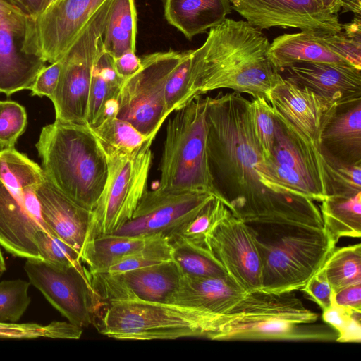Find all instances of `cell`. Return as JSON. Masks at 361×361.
<instances>
[{"instance_id": "603a6c76", "label": "cell", "mask_w": 361, "mask_h": 361, "mask_svg": "<svg viewBox=\"0 0 361 361\" xmlns=\"http://www.w3.org/2000/svg\"><path fill=\"white\" fill-rule=\"evenodd\" d=\"M229 0H165L167 22L190 40L222 23L231 13Z\"/></svg>"}, {"instance_id": "277c9868", "label": "cell", "mask_w": 361, "mask_h": 361, "mask_svg": "<svg viewBox=\"0 0 361 361\" xmlns=\"http://www.w3.org/2000/svg\"><path fill=\"white\" fill-rule=\"evenodd\" d=\"M262 263V290H300L336 247L324 227L284 221L245 222Z\"/></svg>"}, {"instance_id": "db71d44e", "label": "cell", "mask_w": 361, "mask_h": 361, "mask_svg": "<svg viewBox=\"0 0 361 361\" xmlns=\"http://www.w3.org/2000/svg\"><path fill=\"white\" fill-rule=\"evenodd\" d=\"M56 1V0H49V4H48L47 7H48L49 5H51V4L54 1Z\"/></svg>"}, {"instance_id": "484cf974", "label": "cell", "mask_w": 361, "mask_h": 361, "mask_svg": "<svg viewBox=\"0 0 361 361\" xmlns=\"http://www.w3.org/2000/svg\"><path fill=\"white\" fill-rule=\"evenodd\" d=\"M321 146L344 162H361V102L336 113L322 135Z\"/></svg>"}, {"instance_id": "8992f818", "label": "cell", "mask_w": 361, "mask_h": 361, "mask_svg": "<svg viewBox=\"0 0 361 361\" xmlns=\"http://www.w3.org/2000/svg\"><path fill=\"white\" fill-rule=\"evenodd\" d=\"M207 101L197 96L168 121L157 188L202 190L216 197L207 153Z\"/></svg>"}, {"instance_id": "7dc6e473", "label": "cell", "mask_w": 361, "mask_h": 361, "mask_svg": "<svg viewBox=\"0 0 361 361\" xmlns=\"http://www.w3.org/2000/svg\"><path fill=\"white\" fill-rule=\"evenodd\" d=\"M141 59L138 58L134 51H127L120 56L114 59V67L121 77L127 78L141 68Z\"/></svg>"}, {"instance_id": "6da1fadb", "label": "cell", "mask_w": 361, "mask_h": 361, "mask_svg": "<svg viewBox=\"0 0 361 361\" xmlns=\"http://www.w3.org/2000/svg\"><path fill=\"white\" fill-rule=\"evenodd\" d=\"M250 104L234 91L208 97L207 153L216 197L245 222L323 227L314 201L284 185L269 168L254 133Z\"/></svg>"}, {"instance_id": "3957f363", "label": "cell", "mask_w": 361, "mask_h": 361, "mask_svg": "<svg viewBox=\"0 0 361 361\" xmlns=\"http://www.w3.org/2000/svg\"><path fill=\"white\" fill-rule=\"evenodd\" d=\"M35 147L46 178L92 212L105 185L108 164L90 127L54 121L42 128Z\"/></svg>"}, {"instance_id": "ab89813d", "label": "cell", "mask_w": 361, "mask_h": 361, "mask_svg": "<svg viewBox=\"0 0 361 361\" xmlns=\"http://www.w3.org/2000/svg\"><path fill=\"white\" fill-rule=\"evenodd\" d=\"M252 123L256 139L266 159L271 157L276 130V118L267 98L250 100Z\"/></svg>"}, {"instance_id": "e0dca14e", "label": "cell", "mask_w": 361, "mask_h": 361, "mask_svg": "<svg viewBox=\"0 0 361 361\" xmlns=\"http://www.w3.org/2000/svg\"><path fill=\"white\" fill-rule=\"evenodd\" d=\"M107 0H56L34 19L42 57L49 63L61 59L92 16Z\"/></svg>"}, {"instance_id": "60d3db41", "label": "cell", "mask_w": 361, "mask_h": 361, "mask_svg": "<svg viewBox=\"0 0 361 361\" xmlns=\"http://www.w3.org/2000/svg\"><path fill=\"white\" fill-rule=\"evenodd\" d=\"M226 209L227 207L224 202L214 197L170 243L180 239L192 244L207 247L205 243L207 233Z\"/></svg>"}, {"instance_id": "44dd1931", "label": "cell", "mask_w": 361, "mask_h": 361, "mask_svg": "<svg viewBox=\"0 0 361 361\" xmlns=\"http://www.w3.org/2000/svg\"><path fill=\"white\" fill-rule=\"evenodd\" d=\"M37 196L44 221L57 237L80 256L91 212L69 199L45 175L37 189Z\"/></svg>"}, {"instance_id": "cb8c5ba5", "label": "cell", "mask_w": 361, "mask_h": 361, "mask_svg": "<svg viewBox=\"0 0 361 361\" xmlns=\"http://www.w3.org/2000/svg\"><path fill=\"white\" fill-rule=\"evenodd\" d=\"M126 78L114 67V58L103 47L93 66L87 116L90 128L99 126L104 119L116 116L118 99Z\"/></svg>"}, {"instance_id": "ac0fdd59", "label": "cell", "mask_w": 361, "mask_h": 361, "mask_svg": "<svg viewBox=\"0 0 361 361\" xmlns=\"http://www.w3.org/2000/svg\"><path fill=\"white\" fill-rule=\"evenodd\" d=\"M267 99L273 109L319 147L324 130L338 111L336 102L283 77L269 90Z\"/></svg>"}, {"instance_id": "30bf717a", "label": "cell", "mask_w": 361, "mask_h": 361, "mask_svg": "<svg viewBox=\"0 0 361 361\" xmlns=\"http://www.w3.org/2000/svg\"><path fill=\"white\" fill-rule=\"evenodd\" d=\"M37 43L34 19L9 0H0V92L30 90L47 66Z\"/></svg>"}, {"instance_id": "ba28073f", "label": "cell", "mask_w": 361, "mask_h": 361, "mask_svg": "<svg viewBox=\"0 0 361 361\" xmlns=\"http://www.w3.org/2000/svg\"><path fill=\"white\" fill-rule=\"evenodd\" d=\"M112 0H107L92 16L61 59L56 89L50 98L55 121L87 125L92 71L102 45V35Z\"/></svg>"}, {"instance_id": "9c48e42d", "label": "cell", "mask_w": 361, "mask_h": 361, "mask_svg": "<svg viewBox=\"0 0 361 361\" xmlns=\"http://www.w3.org/2000/svg\"><path fill=\"white\" fill-rule=\"evenodd\" d=\"M187 51L155 52L141 59V68L126 78L118 99L116 117L130 123L154 140L166 118L165 90L173 71Z\"/></svg>"}, {"instance_id": "f907efd6", "label": "cell", "mask_w": 361, "mask_h": 361, "mask_svg": "<svg viewBox=\"0 0 361 361\" xmlns=\"http://www.w3.org/2000/svg\"><path fill=\"white\" fill-rule=\"evenodd\" d=\"M360 0H343L342 8L343 12H353L356 17H360Z\"/></svg>"}, {"instance_id": "5b68a950", "label": "cell", "mask_w": 361, "mask_h": 361, "mask_svg": "<svg viewBox=\"0 0 361 361\" xmlns=\"http://www.w3.org/2000/svg\"><path fill=\"white\" fill-rule=\"evenodd\" d=\"M44 177L42 167L15 147L0 149V245L13 256L42 260L35 233L55 235L43 220L37 196Z\"/></svg>"}, {"instance_id": "d4e9b609", "label": "cell", "mask_w": 361, "mask_h": 361, "mask_svg": "<svg viewBox=\"0 0 361 361\" xmlns=\"http://www.w3.org/2000/svg\"><path fill=\"white\" fill-rule=\"evenodd\" d=\"M314 33L300 31L276 37L269 49V56L275 68L281 73L286 67L302 61L351 65L319 42Z\"/></svg>"}, {"instance_id": "f546056e", "label": "cell", "mask_w": 361, "mask_h": 361, "mask_svg": "<svg viewBox=\"0 0 361 361\" xmlns=\"http://www.w3.org/2000/svg\"><path fill=\"white\" fill-rule=\"evenodd\" d=\"M90 128L106 156L130 154L152 140L130 123L116 116L108 117L97 127Z\"/></svg>"}, {"instance_id": "7a4b0ae2", "label": "cell", "mask_w": 361, "mask_h": 361, "mask_svg": "<svg viewBox=\"0 0 361 361\" xmlns=\"http://www.w3.org/2000/svg\"><path fill=\"white\" fill-rule=\"evenodd\" d=\"M269 47L262 32L246 20L226 18L209 29L204 44L192 50V98L221 88L267 98L282 78Z\"/></svg>"}, {"instance_id": "1f68e13d", "label": "cell", "mask_w": 361, "mask_h": 361, "mask_svg": "<svg viewBox=\"0 0 361 361\" xmlns=\"http://www.w3.org/2000/svg\"><path fill=\"white\" fill-rule=\"evenodd\" d=\"M319 271L333 291L361 283V245L334 248Z\"/></svg>"}, {"instance_id": "2e32d148", "label": "cell", "mask_w": 361, "mask_h": 361, "mask_svg": "<svg viewBox=\"0 0 361 361\" xmlns=\"http://www.w3.org/2000/svg\"><path fill=\"white\" fill-rule=\"evenodd\" d=\"M262 289L246 293L233 307L215 321L213 341H224L233 331L274 319L298 324L314 323L318 314L307 309L293 293Z\"/></svg>"}, {"instance_id": "83f0119b", "label": "cell", "mask_w": 361, "mask_h": 361, "mask_svg": "<svg viewBox=\"0 0 361 361\" xmlns=\"http://www.w3.org/2000/svg\"><path fill=\"white\" fill-rule=\"evenodd\" d=\"M152 237L102 235L83 245L80 259L90 274L105 272L123 257L142 248Z\"/></svg>"}, {"instance_id": "f35d334b", "label": "cell", "mask_w": 361, "mask_h": 361, "mask_svg": "<svg viewBox=\"0 0 361 361\" xmlns=\"http://www.w3.org/2000/svg\"><path fill=\"white\" fill-rule=\"evenodd\" d=\"M192 50L177 66L169 77L165 90L166 115L183 107L193 99L190 86V61Z\"/></svg>"}, {"instance_id": "d6a6232c", "label": "cell", "mask_w": 361, "mask_h": 361, "mask_svg": "<svg viewBox=\"0 0 361 361\" xmlns=\"http://www.w3.org/2000/svg\"><path fill=\"white\" fill-rule=\"evenodd\" d=\"M320 151L328 185V197L350 196L361 192V162H344L322 146Z\"/></svg>"}, {"instance_id": "c3c4849f", "label": "cell", "mask_w": 361, "mask_h": 361, "mask_svg": "<svg viewBox=\"0 0 361 361\" xmlns=\"http://www.w3.org/2000/svg\"><path fill=\"white\" fill-rule=\"evenodd\" d=\"M361 312H355L344 328L338 334L336 341L356 342L361 341Z\"/></svg>"}, {"instance_id": "e575fe53", "label": "cell", "mask_w": 361, "mask_h": 361, "mask_svg": "<svg viewBox=\"0 0 361 361\" xmlns=\"http://www.w3.org/2000/svg\"><path fill=\"white\" fill-rule=\"evenodd\" d=\"M82 328L69 322H52L47 325L34 323L0 322L1 338L79 339Z\"/></svg>"}, {"instance_id": "836d02e7", "label": "cell", "mask_w": 361, "mask_h": 361, "mask_svg": "<svg viewBox=\"0 0 361 361\" xmlns=\"http://www.w3.org/2000/svg\"><path fill=\"white\" fill-rule=\"evenodd\" d=\"M342 30L334 33H314L317 40L350 64L361 69L360 17L341 25Z\"/></svg>"}, {"instance_id": "b9f144b4", "label": "cell", "mask_w": 361, "mask_h": 361, "mask_svg": "<svg viewBox=\"0 0 361 361\" xmlns=\"http://www.w3.org/2000/svg\"><path fill=\"white\" fill-rule=\"evenodd\" d=\"M27 124L24 106L14 101H0V149L14 147Z\"/></svg>"}, {"instance_id": "8fae6325", "label": "cell", "mask_w": 361, "mask_h": 361, "mask_svg": "<svg viewBox=\"0 0 361 361\" xmlns=\"http://www.w3.org/2000/svg\"><path fill=\"white\" fill-rule=\"evenodd\" d=\"M215 196L207 191L147 190L130 219L114 234L164 236L171 242Z\"/></svg>"}, {"instance_id": "ee69618b", "label": "cell", "mask_w": 361, "mask_h": 361, "mask_svg": "<svg viewBox=\"0 0 361 361\" xmlns=\"http://www.w3.org/2000/svg\"><path fill=\"white\" fill-rule=\"evenodd\" d=\"M324 311L333 305V290L322 274L318 270L300 289Z\"/></svg>"}, {"instance_id": "52a82bcc", "label": "cell", "mask_w": 361, "mask_h": 361, "mask_svg": "<svg viewBox=\"0 0 361 361\" xmlns=\"http://www.w3.org/2000/svg\"><path fill=\"white\" fill-rule=\"evenodd\" d=\"M152 141H146L130 154L106 156L107 178L96 207L91 212L83 245L98 236L114 233L130 219L147 190Z\"/></svg>"}, {"instance_id": "8d00e7d4", "label": "cell", "mask_w": 361, "mask_h": 361, "mask_svg": "<svg viewBox=\"0 0 361 361\" xmlns=\"http://www.w3.org/2000/svg\"><path fill=\"white\" fill-rule=\"evenodd\" d=\"M41 259L57 267L84 268L80 253L56 235L44 230L37 231L34 236Z\"/></svg>"}, {"instance_id": "7c38bea8", "label": "cell", "mask_w": 361, "mask_h": 361, "mask_svg": "<svg viewBox=\"0 0 361 361\" xmlns=\"http://www.w3.org/2000/svg\"><path fill=\"white\" fill-rule=\"evenodd\" d=\"M24 269L30 283L69 322L81 328L93 324L96 299L85 267L61 269L40 259H27Z\"/></svg>"}, {"instance_id": "7bdbcfd3", "label": "cell", "mask_w": 361, "mask_h": 361, "mask_svg": "<svg viewBox=\"0 0 361 361\" xmlns=\"http://www.w3.org/2000/svg\"><path fill=\"white\" fill-rule=\"evenodd\" d=\"M61 69V59L44 67L37 75L30 89L32 96L51 98L58 85Z\"/></svg>"}, {"instance_id": "bcb514c9", "label": "cell", "mask_w": 361, "mask_h": 361, "mask_svg": "<svg viewBox=\"0 0 361 361\" xmlns=\"http://www.w3.org/2000/svg\"><path fill=\"white\" fill-rule=\"evenodd\" d=\"M355 312L335 305L323 311L322 319L327 325L338 334L346 325Z\"/></svg>"}, {"instance_id": "d6986e66", "label": "cell", "mask_w": 361, "mask_h": 361, "mask_svg": "<svg viewBox=\"0 0 361 361\" xmlns=\"http://www.w3.org/2000/svg\"><path fill=\"white\" fill-rule=\"evenodd\" d=\"M281 76L307 87L341 107L361 102V69L348 64L297 62Z\"/></svg>"}, {"instance_id": "74e56055", "label": "cell", "mask_w": 361, "mask_h": 361, "mask_svg": "<svg viewBox=\"0 0 361 361\" xmlns=\"http://www.w3.org/2000/svg\"><path fill=\"white\" fill-rule=\"evenodd\" d=\"M30 281L23 279L0 282V322L18 321L28 307Z\"/></svg>"}, {"instance_id": "681fc988", "label": "cell", "mask_w": 361, "mask_h": 361, "mask_svg": "<svg viewBox=\"0 0 361 361\" xmlns=\"http://www.w3.org/2000/svg\"><path fill=\"white\" fill-rule=\"evenodd\" d=\"M32 18L40 15L47 7L49 0H9Z\"/></svg>"}, {"instance_id": "4fadbf2b", "label": "cell", "mask_w": 361, "mask_h": 361, "mask_svg": "<svg viewBox=\"0 0 361 361\" xmlns=\"http://www.w3.org/2000/svg\"><path fill=\"white\" fill-rule=\"evenodd\" d=\"M206 246L228 275L245 292L262 288V263L249 228L227 208L213 224Z\"/></svg>"}, {"instance_id": "5bb4252c", "label": "cell", "mask_w": 361, "mask_h": 361, "mask_svg": "<svg viewBox=\"0 0 361 361\" xmlns=\"http://www.w3.org/2000/svg\"><path fill=\"white\" fill-rule=\"evenodd\" d=\"M89 275L97 304L128 300L169 303L182 276L173 259L120 273Z\"/></svg>"}, {"instance_id": "f6af8a7d", "label": "cell", "mask_w": 361, "mask_h": 361, "mask_svg": "<svg viewBox=\"0 0 361 361\" xmlns=\"http://www.w3.org/2000/svg\"><path fill=\"white\" fill-rule=\"evenodd\" d=\"M332 301L336 306L361 312V283L334 291Z\"/></svg>"}, {"instance_id": "7402d4cb", "label": "cell", "mask_w": 361, "mask_h": 361, "mask_svg": "<svg viewBox=\"0 0 361 361\" xmlns=\"http://www.w3.org/2000/svg\"><path fill=\"white\" fill-rule=\"evenodd\" d=\"M246 293L229 276L195 278L182 275L169 303L195 307L219 316L228 312Z\"/></svg>"}, {"instance_id": "816d5d0a", "label": "cell", "mask_w": 361, "mask_h": 361, "mask_svg": "<svg viewBox=\"0 0 361 361\" xmlns=\"http://www.w3.org/2000/svg\"><path fill=\"white\" fill-rule=\"evenodd\" d=\"M322 6L329 8L339 7L343 0H317Z\"/></svg>"}, {"instance_id": "9a60e30c", "label": "cell", "mask_w": 361, "mask_h": 361, "mask_svg": "<svg viewBox=\"0 0 361 361\" xmlns=\"http://www.w3.org/2000/svg\"><path fill=\"white\" fill-rule=\"evenodd\" d=\"M232 9L259 30L273 27L298 28L315 33L342 30L338 15L317 0H229Z\"/></svg>"}, {"instance_id": "f5cc1de1", "label": "cell", "mask_w": 361, "mask_h": 361, "mask_svg": "<svg viewBox=\"0 0 361 361\" xmlns=\"http://www.w3.org/2000/svg\"><path fill=\"white\" fill-rule=\"evenodd\" d=\"M6 267L5 260H4V256L2 255V252H1V250L0 248V278L2 276V274H4V272L6 271Z\"/></svg>"}, {"instance_id": "4dcf8cb0", "label": "cell", "mask_w": 361, "mask_h": 361, "mask_svg": "<svg viewBox=\"0 0 361 361\" xmlns=\"http://www.w3.org/2000/svg\"><path fill=\"white\" fill-rule=\"evenodd\" d=\"M173 260L182 275L195 277H223L228 276L219 262L207 247L177 239L172 241Z\"/></svg>"}, {"instance_id": "f1b7e54d", "label": "cell", "mask_w": 361, "mask_h": 361, "mask_svg": "<svg viewBox=\"0 0 361 361\" xmlns=\"http://www.w3.org/2000/svg\"><path fill=\"white\" fill-rule=\"evenodd\" d=\"M321 202L323 227L335 244L342 237H361V192L328 197Z\"/></svg>"}, {"instance_id": "d590c367", "label": "cell", "mask_w": 361, "mask_h": 361, "mask_svg": "<svg viewBox=\"0 0 361 361\" xmlns=\"http://www.w3.org/2000/svg\"><path fill=\"white\" fill-rule=\"evenodd\" d=\"M173 250L168 238L154 235L142 248L123 257L105 272L120 273L172 260Z\"/></svg>"}, {"instance_id": "4316f807", "label": "cell", "mask_w": 361, "mask_h": 361, "mask_svg": "<svg viewBox=\"0 0 361 361\" xmlns=\"http://www.w3.org/2000/svg\"><path fill=\"white\" fill-rule=\"evenodd\" d=\"M137 11L134 0H112L102 35L104 49L114 59L135 51Z\"/></svg>"}, {"instance_id": "ffe728a7", "label": "cell", "mask_w": 361, "mask_h": 361, "mask_svg": "<svg viewBox=\"0 0 361 361\" xmlns=\"http://www.w3.org/2000/svg\"><path fill=\"white\" fill-rule=\"evenodd\" d=\"M273 112L276 130L269 160L294 169L324 200L328 197V185L322 163L321 147L310 142L276 111L273 109Z\"/></svg>"}]
</instances>
